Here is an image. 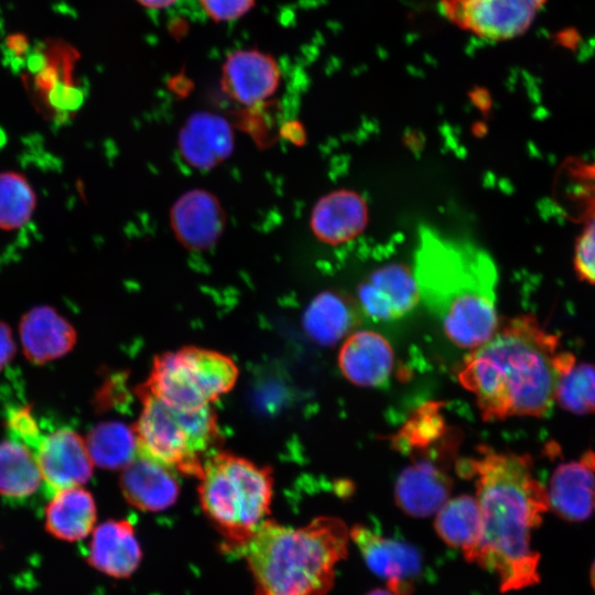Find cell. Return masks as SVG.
I'll return each mask as SVG.
<instances>
[{
  "label": "cell",
  "mask_w": 595,
  "mask_h": 595,
  "mask_svg": "<svg viewBox=\"0 0 595 595\" xmlns=\"http://www.w3.org/2000/svg\"><path fill=\"white\" fill-rule=\"evenodd\" d=\"M476 459L465 462L476 476L482 512V536L465 558L494 572L500 591H518L539 581V554L531 532L549 509L547 488L533 476L529 455L479 447Z\"/></svg>",
  "instance_id": "6da1fadb"
},
{
  "label": "cell",
  "mask_w": 595,
  "mask_h": 595,
  "mask_svg": "<svg viewBox=\"0 0 595 595\" xmlns=\"http://www.w3.org/2000/svg\"><path fill=\"white\" fill-rule=\"evenodd\" d=\"M558 335L520 315L499 322L494 335L465 357L458 380L476 397L486 421L544 416L554 401Z\"/></svg>",
  "instance_id": "7a4b0ae2"
},
{
  "label": "cell",
  "mask_w": 595,
  "mask_h": 595,
  "mask_svg": "<svg viewBox=\"0 0 595 595\" xmlns=\"http://www.w3.org/2000/svg\"><path fill=\"white\" fill-rule=\"evenodd\" d=\"M413 273L420 300L457 346L476 348L498 327V271L476 245L422 227Z\"/></svg>",
  "instance_id": "3957f363"
},
{
  "label": "cell",
  "mask_w": 595,
  "mask_h": 595,
  "mask_svg": "<svg viewBox=\"0 0 595 595\" xmlns=\"http://www.w3.org/2000/svg\"><path fill=\"white\" fill-rule=\"evenodd\" d=\"M349 530L335 517L294 528L266 519L238 550L253 578L255 595H325L335 566L348 553Z\"/></svg>",
  "instance_id": "277c9868"
},
{
  "label": "cell",
  "mask_w": 595,
  "mask_h": 595,
  "mask_svg": "<svg viewBox=\"0 0 595 595\" xmlns=\"http://www.w3.org/2000/svg\"><path fill=\"white\" fill-rule=\"evenodd\" d=\"M198 486L202 509L238 551L270 512L272 470L227 452L213 453L204 463Z\"/></svg>",
  "instance_id": "5b68a950"
},
{
  "label": "cell",
  "mask_w": 595,
  "mask_h": 595,
  "mask_svg": "<svg viewBox=\"0 0 595 595\" xmlns=\"http://www.w3.org/2000/svg\"><path fill=\"white\" fill-rule=\"evenodd\" d=\"M142 410L132 425L138 454L175 473L201 476L205 461L219 441L217 418L210 405L186 411L173 408L139 388Z\"/></svg>",
  "instance_id": "8992f818"
},
{
  "label": "cell",
  "mask_w": 595,
  "mask_h": 595,
  "mask_svg": "<svg viewBox=\"0 0 595 595\" xmlns=\"http://www.w3.org/2000/svg\"><path fill=\"white\" fill-rule=\"evenodd\" d=\"M237 378L238 368L230 357L186 346L158 355L141 388L173 408L194 411L227 393Z\"/></svg>",
  "instance_id": "52a82bcc"
},
{
  "label": "cell",
  "mask_w": 595,
  "mask_h": 595,
  "mask_svg": "<svg viewBox=\"0 0 595 595\" xmlns=\"http://www.w3.org/2000/svg\"><path fill=\"white\" fill-rule=\"evenodd\" d=\"M456 25L490 40L522 34L545 0H440Z\"/></svg>",
  "instance_id": "ba28073f"
},
{
  "label": "cell",
  "mask_w": 595,
  "mask_h": 595,
  "mask_svg": "<svg viewBox=\"0 0 595 595\" xmlns=\"http://www.w3.org/2000/svg\"><path fill=\"white\" fill-rule=\"evenodd\" d=\"M349 538L371 572L386 580L387 587L402 595L413 591L422 573V558L416 548L364 524L354 526Z\"/></svg>",
  "instance_id": "9c48e42d"
},
{
  "label": "cell",
  "mask_w": 595,
  "mask_h": 595,
  "mask_svg": "<svg viewBox=\"0 0 595 595\" xmlns=\"http://www.w3.org/2000/svg\"><path fill=\"white\" fill-rule=\"evenodd\" d=\"M358 305L374 322H391L410 313L420 294L413 270L390 263L374 270L358 286Z\"/></svg>",
  "instance_id": "30bf717a"
},
{
  "label": "cell",
  "mask_w": 595,
  "mask_h": 595,
  "mask_svg": "<svg viewBox=\"0 0 595 595\" xmlns=\"http://www.w3.org/2000/svg\"><path fill=\"white\" fill-rule=\"evenodd\" d=\"M226 213L216 195L193 188L174 202L169 223L175 239L187 250L204 251L214 247L226 227Z\"/></svg>",
  "instance_id": "8fae6325"
},
{
  "label": "cell",
  "mask_w": 595,
  "mask_h": 595,
  "mask_svg": "<svg viewBox=\"0 0 595 595\" xmlns=\"http://www.w3.org/2000/svg\"><path fill=\"white\" fill-rule=\"evenodd\" d=\"M42 479L54 494L86 484L94 469L86 441L74 430L63 428L42 436L35 451Z\"/></svg>",
  "instance_id": "7c38bea8"
},
{
  "label": "cell",
  "mask_w": 595,
  "mask_h": 595,
  "mask_svg": "<svg viewBox=\"0 0 595 595\" xmlns=\"http://www.w3.org/2000/svg\"><path fill=\"white\" fill-rule=\"evenodd\" d=\"M280 78V69L271 55L258 50H240L226 58L221 87L236 102L255 107L277 91Z\"/></svg>",
  "instance_id": "4fadbf2b"
},
{
  "label": "cell",
  "mask_w": 595,
  "mask_h": 595,
  "mask_svg": "<svg viewBox=\"0 0 595 595\" xmlns=\"http://www.w3.org/2000/svg\"><path fill=\"white\" fill-rule=\"evenodd\" d=\"M549 509L567 521H583L595 512V452L560 464L547 488Z\"/></svg>",
  "instance_id": "5bb4252c"
},
{
  "label": "cell",
  "mask_w": 595,
  "mask_h": 595,
  "mask_svg": "<svg viewBox=\"0 0 595 595\" xmlns=\"http://www.w3.org/2000/svg\"><path fill=\"white\" fill-rule=\"evenodd\" d=\"M453 482L435 458L421 457L407 466L398 476L394 498L405 513L429 517L448 500Z\"/></svg>",
  "instance_id": "9a60e30c"
},
{
  "label": "cell",
  "mask_w": 595,
  "mask_h": 595,
  "mask_svg": "<svg viewBox=\"0 0 595 595\" xmlns=\"http://www.w3.org/2000/svg\"><path fill=\"white\" fill-rule=\"evenodd\" d=\"M177 148L188 165L206 171L218 166L231 155L235 137L229 122L221 116L195 112L181 128Z\"/></svg>",
  "instance_id": "2e32d148"
},
{
  "label": "cell",
  "mask_w": 595,
  "mask_h": 595,
  "mask_svg": "<svg viewBox=\"0 0 595 595\" xmlns=\"http://www.w3.org/2000/svg\"><path fill=\"white\" fill-rule=\"evenodd\" d=\"M141 559V547L130 521L110 519L90 533L86 560L96 571L126 578L137 571Z\"/></svg>",
  "instance_id": "e0dca14e"
},
{
  "label": "cell",
  "mask_w": 595,
  "mask_h": 595,
  "mask_svg": "<svg viewBox=\"0 0 595 595\" xmlns=\"http://www.w3.org/2000/svg\"><path fill=\"white\" fill-rule=\"evenodd\" d=\"M19 334L25 358L35 365L65 356L77 342L74 326L47 305L28 311L20 321Z\"/></svg>",
  "instance_id": "ac0fdd59"
},
{
  "label": "cell",
  "mask_w": 595,
  "mask_h": 595,
  "mask_svg": "<svg viewBox=\"0 0 595 595\" xmlns=\"http://www.w3.org/2000/svg\"><path fill=\"white\" fill-rule=\"evenodd\" d=\"M394 364L390 343L374 331H357L344 342L338 366L346 379L360 387H381L391 376Z\"/></svg>",
  "instance_id": "d6986e66"
},
{
  "label": "cell",
  "mask_w": 595,
  "mask_h": 595,
  "mask_svg": "<svg viewBox=\"0 0 595 595\" xmlns=\"http://www.w3.org/2000/svg\"><path fill=\"white\" fill-rule=\"evenodd\" d=\"M120 488L131 506L151 512L171 507L180 493L174 470L140 454L122 469Z\"/></svg>",
  "instance_id": "ffe728a7"
},
{
  "label": "cell",
  "mask_w": 595,
  "mask_h": 595,
  "mask_svg": "<svg viewBox=\"0 0 595 595\" xmlns=\"http://www.w3.org/2000/svg\"><path fill=\"white\" fill-rule=\"evenodd\" d=\"M368 223L365 199L349 190H338L321 197L314 205L310 226L315 237L332 246L357 237Z\"/></svg>",
  "instance_id": "44dd1931"
},
{
  "label": "cell",
  "mask_w": 595,
  "mask_h": 595,
  "mask_svg": "<svg viewBox=\"0 0 595 595\" xmlns=\"http://www.w3.org/2000/svg\"><path fill=\"white\" fill-rule=\"evenodd\" d=\"M358 302L342 291H323L307 305L302 317L306 334L329 346L349 334L361 321Z\"/></svg>",
  "instance_id": "7402d4cb"
},
{
  "label": "cell",
  "mask_w": 595,
  "mask_h": 595,
  "mask_svg": "<svg viewBox=\"0 0 595 595\" xmlns=\"http://www.w3.org/2000/svg\"><path fill=\"white\" fill-rule=\"evenodd\" d=\"M96 521L95 499L82 486L54 493L44 511L45 530L52 537L67 542L87 538Z\"/></svg>",
  "instance_id": "603a6c76"
},
{
  "label": "cell",
  "mask_w": 595,
  "mask_h": 595,
  "mask_svg": "<svg viewBox=\"0 0 595 595\" xmlns=\"http://www.w3.org/2000/svg\"><path fill=\"white\" fill-rule=\"evenodd\" d=\"M434 528L450 547L459 548L466 558L482 536V512L476 497L462 495L447 500L436 512Z\"/></svg>",
  "instance_id": "cb8c5ba5"
},
{
  "label": "cell",
  "mask_w": 595,
  "mask_h": 595,
  "mask_svg": "<svg viewBox=\"0 0 595 595\" xmlns=\"http://www.w3.org/2000/svg\"><path fill=\"white\" fill-rule=\"evenodd\" d=\"M42 479L35 452L15 441L0 442V495L10 499L32 496Z\"/></svg>",
  "instance_id": "d4e9b609"
},
{
  "label": "cell",
  "mask_w": 595,
  "mask_h": 595,
  "mask_svg": "<svg viewBox=\"0 0 595 595\" xmlns=\"http://www.w3.org/2000/svg\"><path fill=\"white\" fill-rule=\"evenodd\" d=\"M85 441L94 465L101 468L123 469L138 455L133 428L121 422L97 424Z\"/></svg>",
  "instance_id": "484cf974"
},
{
  "label": "cell",
  "mask_w": 595,
  "mask_h": 595,
  "mask_svg": "<svg viewBox=\"0 0 595 595\" xmlns=\"http://www.w3.org/2000/svg\"><path fill=\"white\" fill-rule=\"evenodd\" d=\"M554 400L567 412L591 414L595 412V366L574 364L558 376Z\"/></svg>",
  "instance_id": "4316f807"
},
{
  "label": "cell",
  "mask_w": 595,
  "mask_h": 595,
  "mask_svg": "<svg viewBox=\"0 0 595 595\" xmlns=\"http://www.w3.org/2000/svg\"><path fill=\"white\" fill-rule=\"evenodd\" d=\"M36 205L34 190L17 172L0 173V229L13 230L24 226Z\"/></svg>",
  "instance_id": "83f0119b"
},
{
  "label": "cell",
  "mask_w": 595,
  "mask_h": 595,
  "mask_svg": "<svg viewBox=\"0 0 595 595\" xmlns=\"http://www.w3.org/2000/svg\"><path fill=\"white\" fill-rule=\"evenodd\" d=\"M444 434L445 422L440 413V404L428 403L410 418L392 442L399 451L422 454L423 450H432V444Z\"/></svg>",
  "instance_id": "f1b7e54d"
},
{
  "label": "cell",
  "mask_w": 595,
  "mask_h": 595,
  "mask_svg": "<svg viewBox=\"0 0 595 595\" xmlns=\"http://www.w3.org/2000/svg\"><path fill=\"white\" fill-rule=\"evenodd\" d=\"M569 167L567 197L582 218H595V163L577 162Z\"/></svg>",
  "instance_id": "f546056e"
},
{
  "label": "cell",
  "mask_w": 595,
  "mask_h": 595,
  "mask_svg": "<svg viewBox=\"0 0 595 595\" xmlns=\"http://www.w3.org/2000/svg\"><path fill=\"white\" fill-rule=\"evenodd\" d=\"M574 270L580 280L595 284V218L586 225L574 248Z\"/></svg>",
  "instance_id": "4dcf8cb0"
},
{
  "label": "cell",
  "mask_w": 595,
  "mask_h": 595,
  "mask_svg": "<svg viewBox=\"0 0 595 595\" xmlns=\"http://www.w3.org/2000/svg\"><path fill=\"white\" fill-rule=\"evenodd\" d=\"M8 428L13 440L28 445L34 452L36 451L42 436L28 407L14 410L9 414Z\"/></svg>",
  "instance_id": "1f68e13d"
},
{
  "label": "cell",
  "mask_w": 595,
  "mask_h": 595,
  "mask_svg": "<svg viewBox=\"0 0 595 595\" xmlns=\"http://www.w3.org/2000/svg\"><path fill=\"white\" fill-rule=\"evenodd\" d=\"M209 18L215 21H231L246 14L255 0H199Z\"/></svg>",
  "instance_id": "d6a6232c"
},
{
  "label": "cell",
  "mask_w": 595,
  "mask_h": 595,
  "mask_svg": "<svg viewBox=\"0 0 595 595\" xmlns=\"http://www.w3.org/2000/svg\"><path fill=\"white\" fill-rule=\"evenodd\" d=\"M15 342L10 326L0 321V371L15 355Z\"/></svg>",
  "instance_id": "836d02e7"
},
{
  "label": "cell",
  "mask_w": 595,
  "mask_h": 595,
  "mask_svg": "<svg viewBox=\"0 0 595 595\" xmlns=\"http://www.w3.org/2000/svg\"><path fill=\"white\" fill-rule=\"evenodd\" d=\"M141 6L149 9H163L173 4L176 0H137Z\"/></svg>",
  "instance_id": "e575fe53"
},
{
  "label": "cell",
  "mask_w": 595,
  "mask_h": 595,
  "mask_svg": "<svg viewBox=\"0 0 595 595\" xmlns=\"http://www.w3.org/2000/svg\"><path fill=\"white\" fill-rule=\"evenodd\" d=\"M366 595H402V594L394 592L390 589L389 587H386V588H376L367 593Z\"/></svg>",
  "instance_id": "d590c367"
},
{
  "label": "cell",
  "mask_w": 595,
  "mask_h": 595,
  "mask_svg": "<svg viewBox=\"0 0 595 595\" xmlns=\"http://www.w3.org/2000/svg\"><path fill=\"white\" fill-rule=\"evenodd\" d=\"M591 582H592V585H593V587L595 589V561H594V563L592 565V570H591Z\"/></svg>",
  "instance_id": "8d00e7d4"
}]
</instances>
